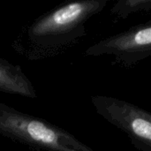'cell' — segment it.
<instances>
[{"mask_svg": "<svg viewBox=\"0 0 151 151\" xmlns=\"http://www.w3.org/2000/svg\"><path fill=\"white\" fill-rule=\"evenodd\" d=\"M109 0L65 3L25 25L12 47L22 58L37 61L59 56L87 35V23L101 12Z\"/></svg>", "mask_w": 151, "mask_h": 151, "instance_id": "6da1fadb", "label": "cell"}, {"mask_svg": "<svg viewBox=\"0 0 151 151\" xmlns=\"http://www.w3.org/2000/svg\"><path fill=\"white\" fill-rule=\"evenodd\" d=\"M0 134L44 151H96L73 134L0 102Z\"/></svg>", "mask_w": 151, "mask_h": 151, "instance_id": "7a4b0ae2", "label": "cell"}, {"mask_svg": "<svg viewBox=\"0 0 151 151\" xmlns=\"http://www.w3.org/2000/svg\"><path fill=\"white\" fill-rule=\"evenodd\" d=\"M88 57L112 56L114 64L129 68L151 56V20L106 37L88 47Z\"/></svg>", "mask_w": 151, "mask_h": 151, "instance_id": "277c9868", "label": "cell"}, {"mask_svg": "<svg viewBox=\"0 0 151 151\" xmlns=\"http://www.w3.org/2000/svg\"><path fill=\"white\" fill-rule=\"evenodd\" d=\"M0 93L36 99V90L19 65L12 64L0 56Z\"/></svg>", "mask_w": 151, "mask_h": 151, "instance_id": "5b68a950", "label": "cell"}, {"mask_svg": "<svg viewBox=\"0 0 151 151\" xmlns=\"http://www.w3.org/2000/svg\"><path fill=\"white\" fill-rule=\"evenodd\" d=\"M150 11L151 0H119L110 12L117 19H125L132 14Z\"/></svg>", "mask_w": 151, "mask_h": 151, "instance_id": "8992f818", "label": "cell"}, {"mask_svg": "<svg viewBox=\"0 0 151 151\" xmlns=\"http://www.w3.org/2000/svg\"><path fill=\"white\" fill-rule=\"evenodd\" d=\"M91 104L96 113L124 132L140 151H151V114L149 111L111 96H93Z\"/></svg>", "mask_w": 151, "mask_h": 151, "instance_id": "3957f363", "label": "cell"}]
</instances>
